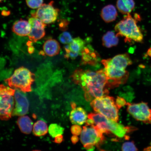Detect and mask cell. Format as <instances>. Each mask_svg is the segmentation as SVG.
<instances>
[{
    "instance_id": "1",
    "label": "cell",
    "mask_w": 151,
    "mask_h": 151,
    "mask_svg": "<svg viewBox=\"0 0 151 151\" xmlns=\"http://www.w3.org/2000/svg\"><path fill=\"white\" fill-rule=\"evenodd\" d=\"M71 77L75 83L80 86L83 90L85 99L87 101H92L95 98L109 93L107 88V78L104 69L94 72L77 69Z\"/></svg>"
},
{
    "instance_id": "2",
    "label": "cell",
    "mask_w": 151,
    "mask_h": 151,
    "mask_svg": "<svg viewBox=\"0 0 151 151\" xmlns=\"http://www.w3.org/2000/svg\"><path fill=\"white\" fill-rule=\"evenodd\" d=\"M88 118L94 121L96 125L103 133H112L120 138L129 139L130 137L128 134L137 130L134 126H124L99 113H91L88 114Z\"/></svg>"
},
{
    "instance_id": "3",
    "label": "cell",
    "mask_w": 151,
    "mask_h": 151,
    "mask_svg": "<svg viewBox=\"0 0 151 151\" xmlns=\"http://www.w3.org/2000/svg\"><path fill=\"white\" fill-rule=\"evenodd\" d=\"M138 20L131 15H126L123 19L116 24L115 30L118 37H125L126 42H140L143 40V35L137 23Z\"/></svg>"
},
{
    "instance_id": "4",
    "label": "cell",
    "mask_w": 151,
    "mask_h": 151,
    "mask_svg": "<svg viewBox=\"0 0 151 151\" xmlns=\"http://www.w3.org/2000/svg\"><path fill=\"white\" fill-rule=\"evenodd\" d=\"M35 80V75L27 68L20 67L5 82L11 88L20 90L24 92L32 91V86Z\"/></svg>"
},
{
    "instance_id": "5",
    "label": "cell",
    "mask_w": 151,
    "mask_h": 151,
    "mask_svg": "<svg viewBox=\"0 0 151 151\" xmlns=\"http://www.w3.org/2000/svg\"><path fill=\"white\" fill-rule=\"evenodd\" d=\"M90 105L96 112L116 122L118 121L119 109L114 98L107 95L95 98L91 101Z\"/></svg>"
},
{
    "instance_id": "6",
    "label": "cell",
    "mask_w": 151,
    "mask_h": 151,
    "mask_svg": "<svg viewBox=\"0 0 151 151\" xmlns=\"http://www.w3.org/2000/svg\"><path fill=\"white\" fill-rule=\"evenodd\" d=\"M90 127H83L80 140L85 149L88 151L94 150V146L99 147L105 140L103 133L97 126L93 124Z\"/></svg>"
},
{
    "instance_id": "7",
    "label": "cell",
    "mask_w": 151,
    "mask_h": 151,
    "mask_svg": "<svg viewBox=\"0 0 151 151\" xmlns=\"http://www.w3.org/2000/svg\"><path fill=\"white\" fill-rule=\"evenodd\" d=\"M101 62L104 67V70L107 78V88L117 87L126 83L129 77L127 71L115 67L107 59L102 60Z\"/></svg>"
},
{
    "instance_id": "8",
    "label": "cell",
    "mask_w": 151,
    "mask_h": 151,
    "mask_svg": "<svg viewBox=\"0 0 151 151\" xmlns=\"http://www.w3.org/2000/svg\"><path fill=\"white\" fill-rule=\"evenodd\" d=\"M15 90L0 85V119L7 120L11 117L14 109Z\"/></svg>"
},
{
    "instance_id": "9",
    "label": "cell",
    "mask_w": 151,
    "mask_h": 151,
    "mask_svg": "<svg viewBox=\"0 0 151 151\" xmlns=\"http://www.w3.org/2000/svg\"><path fill=\"white\" fill-rule=\"evenodd\" d=\"M127 111L137 121L145 124H151V109L144 102L139 103H127Z\"/></svg>"
},
{
    "instance_id": "10",
    "label": "cell",
    "mask_w": 151,
    "mask_h": 151,
    "mask_svg": "<svg viewBox=\"0 0 151 151\" xmlns=\"http://www.w3.org/2000/svg\"><path fill=\"white\" fill-rule=\"evenodd\" d=\"M53 4V1L43 4L36 12L32 14V17L38 18L46 24L54 23L58 18L59 9L55 8Z\"/></svg>"
},
{
    "instance_id": "11",
    "label": "cell",
    "mask_w": 151,
    "mask_h": 151,
    "mask_svg": "<svg viewBox=\"0 0 151 151\" xmlns=\"http://www.w3.org/2000/svg\"><path fill=\"white\" fill-rule=\"evenodd\" d=\"M28 22L31 27L28 37L31 42H36L43 38L46 35L45 29L47 24L35 17H32L29 18Z\"/></svg>"
},
{
    "instance_id": "12",
    "label": "cell",
    "mask_w": 151,
    "mask_h": 151,
    "mask_svg": "<svg viewBox=\"0 0 151 151\" xmlns=\"http://www.w3.org/2000/svg\"><path fill=\"white\" fill-rule=\"evenodd\" d=\"M24 92L19 90H15L14 99L16 105L13 110V116H22L27 114L29 103Z\"/></svg>"
},
{
    "instance_id": "13",
    "label": "cell",
    "mask_w": 151,
    "mask_h": 151,
    "mask_svg": "<svg viewBox=\"0 0 151 151\" xmlns=\"http://www.w3.org/2000/svg\"><path fill=\"white\" fill-rule=\"evenodd\" d=\"M85 46L84 40L80 37L73 39L71 42L65 47V58L67 59H75L79 55H81Z\"/></svg>"
},
{
    "instance_id": "14",
    "label": "cell",
    "mask_w": 151,
    "mask_h": 151,
    "mask_svg": "<svg viewBox=\"0 0 151 151\" xmlns=\"http://www.w3.org/2000/svg\"><path fill=\"white\" fill-rule=\"evenodd\" d=\"M82 62L83 65H89L92 66L97 65L100 60V56L91 46H85L82 51Z\"/></svg>"
},
{
    "instance_id": "15",
    "label": "cell",
    "mask_w": 151,
    "mask_h": 151,
    "mask_svg": "<svg viewBox=\"0 0 151 151\" xmlns=\"http://www.w3.org/2000/svg\"><path fill=\"white\" fill-rule=\"evenodd\" d=\"M107 60L111 65L122 69L125 70L128 66L132 64L131 58L128 53L119 54Z\"/></svg>"
},
{
    "instance_id": "16",
    "label": "cell",
    "mask_w": 151,
    "mask_h": 151,
    "mask_svg": "<svg viewBox=\"0 0 151 151\" xmlns=\"http://www.w3.org/2000/svg\"><path fill=\"white\" fill-rule=\"evenodd\" d=\"M88 117L86 111L80 107L73 109L70 115V119L72 123L79 125H82L86 122Z\"/></svg>"
},
{
    "instance_id": "17",
    "label": "cell",
    "mask_w": 151,
    "mask_h": 151,
    "mask_svg": "<svg viewBox=\"0 0 151 151\" xmlns=\"http://www.w3.org/2000/svg\"><path fill=\"white\" fill-rule=\"evenodd\" d=\"M31 28L29 22L20 19L14 22L12 26V31L19 36L26 37L29 35Z\"/></svg>"
},
{
    "instance_id": "18",
    "label": "cell",
    "mask_w": 151,
    "mask_h": 151,
    "mask_svg": "<svg viewBox=\"0 0 151 151\" xmlns=\"http://www.w3.org/2000/svg\"><path fill=\"white\" fill-rule=\"evenodd\" d=\"M43 52L46 55L52 57L57 55L60 51V43L54 39L47 40L43 46Z\"/></svg>"
},
{
    "instance_id": "19",
    "label": "cell",
    "mask_w": 151,
    "mask_h": 151,
    "mask_svg": "<svg viewBox=\"0 0 151 151\" xmlns=\"http://www.w3.org/2000/svg\"><path fill=\"white\" fill-rule=\"evenodd\" d=\"M117 16L118 13L116 7L112 5L106 6L101 11V18L106 23L114 21Z\"/></svg>"
},
{
    "instance_id": "20",
    "label": "cell",
    "mask_w": 151,
    "mask_h": 151,
    "mask_svg": "<svg viewBox=\"0 0 151 151\" xmlns=\"http://www.w3.org/2000/svg\"><path fill=\"white\" fill-rule=\"evenodd\" d=\"M17 124L22 133L27 134L31 133L32 130L33 123L29 117L24 116H21L18 119Z\"/></svg>"
},
{
    "instance_id": "21",
    "label": "cell",
    "mask_w": 151,
    "mask_h": 151,
    "mask_svg": "<svg viewBox=\"0 0 151 151\" xmlns=\"http://www.w3.org/2000/svg\"><path fill=\"white\" fill-rule=\"evenodd\" d=\"M135 4L134 0H117L116 7L122 14H129L134 8Z\"/></svg>"
},
{
    "instance_id": "22",
    "label": "cell",
    "mask_w": 151,
    "mask_h": 151,
    "mask_svg": "<svg viewBox=\"0 0 151 151\" xmlns=\"http://www.w3.org/2000/svg\"><path fill=\"white\" fill-rule=\"evenodd\" d=\"M103 45L106 48L116 46L118 44V37L113 31H108L104 35L102 39Z\"/></svg>"
},
{
    "instance_id": "23",
    "label": "cell",
    "mask_w": 151,
    "mask_h": 151,
    "mask_svg": "<svg viewBox=\"0 0 151 151\" xmlns=\"http://www.w3.org/2000/svg\"><path fill=\"white\" fill-rule=\"evenodd\" d=\"M48 131V126L46 122L40 120L36 122L33 126L34 134L37 137H41L47 134Z\"/></svg>"
},
{
    "instance_id": "24",
    "label": "cell",
    "mask_w": 151,
    "mask_h": 151,
    "mask_svg": "<svg viewBox=\"0 0 151 151\" xmlns=\"http://www.w3.org/2000/svg\"><path fill=\"white\" fill-rule=\"evenodd\" d=\"M48 131L51 136L55 138L58 135H62L64 131V128L58 124H52L49 127Z\"/></svg>"
},
{
    "instance_id": "25",
    "label": "cell",
    "mask_w": 151,
    "mask_h": 151,
    "mask_svg": "<svg viewBox=\"0 0 151 151\" xmlns=\"http://www.w3.org/2000/svg\"><path fill=\"white\" fill-rule=\"evenodd\" d=\"M58 39L60 42L64 44L68 45L73 40L71 34L68 32H64L59 35Z\"/></svg>"
},
{
    "instance_id": "26",
    "label": "cell",
    "mask_w": 151,
    "mask_h": 151,
    "mask_svg": "<svg viewBox=\"0 0 151 151\" xmlns=\"http://www.w3.org/2000/svg\"><path fill=\"white\" fill-rule=\"evenodd\" d=\"M122 150L123 151H136L138 150L133 141L126 142L123 144Z\"/></svg>"
},
{
    "instance_id": "27",
    "label": "cell",
    "mask_w": 151,
    "mask_h": 151,
    "mask_svg": "<svg viewBox=\"0 0 151 151\" xmlns=\"http://www.w3.org/2000/svg\"><path fill=\"white\" fill-rule=\"evenodd\" d=\"M43 0H26V4L29 8L37 9L43 4Z\"/></svg>"
},
{
    "instance_id": "28",
    "label": "cell",
    "mask_w": 151,
    "mask_h": 151,
    "mask_svg": "<svg viewBox=\"0 0 151 151\" xmlns=\"http://www.w3.org/2000/svg\"><path fill=\"white\" fill-rule=\"evenodd\" d=\"M82 129L80 126L74 124L71 128V131L73 135L78 136L81 135Z\"/></svg>"
},
{
    "instance_id": "29",
    "label": "cell",
    "mask_w": 151,
    "mask_h": 151,
    "mask_svg": "<svg viewBox=\"0 0 151 151\" xmlns=\"http://www.w3.org/2000/svg\"><path fill=\"white\" fill-rule=\"evenodd\" d=\"M116 103L117 106L119 109H120L124 106L126 105L127 103L124 98L119 97H117L116 100Z\"/></svg>"
},
{
    "instance_id": "30",
    "label": "cell",
    "mask_w": 151,
    "mask_h": 151,
    "mask_svg": "<svg viewBox=\"0 0 151 151\" xmlns=\"http://www.w3.org/2000/svg\"><path fill=\"white\" fill-rule=\"evenodd\" d=\"M69 22L67 20H61L59 24L60 29L62 31H65V30H67Z\"/></svg>"
},
{
    "instance_id": "31",
    "label": "cell",
    "mask_w": 151,
    "mask_h": 151,
    "mask_svg": "<svg viewBox=\"0 0 151 151\" xmlns=\"http://www.w3.org/2000/svg\"><path fill=\"white\" fill-rule=\"evenodd\" d=\"M63 138L62 135H60L55 137L54 142L57 143H62L63 141Z\"/></svg>"
},
{
    "instance_id": "32",
    "label": "cell",
    "mask_w": 151,
    "mask_h": 151,
    "mask_svg": "<svg viewBox=\"0 0 151 151\" xmlns=\"http://www.w3.org/2000/svg\"><path fill=\"white\" fill-rule=\"evenodd\" d=\"M71 141L73 144H76L78 142L79 138L77 135H73L71 137Z\"/></svg>"
},
{
    "instance_id": "33",
    "label": "cell",
    "mask_w": 151,
    "mask_h": 151,
    "mask_svg": "<svg viewBox=\"0 0 151 151\" xmlns=\"http://www.w3.org/2000/svg\"><path fill=\"white\" fill-rule=\"evenodd\" d=\"M86 126H91L93 125V124H95L94 121L92 119L89 118L86 120Z\"/></svg>"
},
{
    "instance_id": "34",
    "label": "cell",
    "mask_w": 151,
    "mask_h": 151,
    "mask_svg": "<svg viewBox=\"0 0 151 151\" xmlns=\"http://www.w3.org/2000/svg\"><path fill=\"white\" fill-rule=\"evenodd\" d=\"M28 50L29 53H32L34 51V47L31 46V45H30L28 47Z\"/></svg>"
},
{
    "instance_id": "35",
    "label": "cell",
    "mask_w": 151,
    "mask_h": 151,
    "mask_svg": "<svg viewBox=\"0 0 151 151\" xmlns=\"http://www.w3.org/2000/svg\"><path fill=\"white\" fill-rule=\"evenodd\" d=\"M144 151H151V142L150 146H149L147 148H145Z\"/></svg>"
},
{
    "instance_id": "36",
    "label": "cell",
    "mask_w": 151,
    "mask_h": 151,
    "mask_svg": "<svg viewBox=\"0 0 151 151\" xmlns=\"http://www.w3.org/2000/svg\"><path fill=\"white\" fill-rule=\"evenodd\" d=\"M71 106L72 109H74L75 107H76V104L74 103H71Z\"/></svg>"
},
{
    "instance_id": "37",
    "label": "cell",
    "mask_w": 151,
    "mask_h": 151,
    "mask_svg": "<svg viewBox=\"0 0 151 151\" xmlns=\"http://www.w3.org/2000/svg\"><path fill=\"white\" fill-rule=\"evenodd\" d=\"M3 1V0H0V2H1Z\"/></svg>"
}]
</instances>
